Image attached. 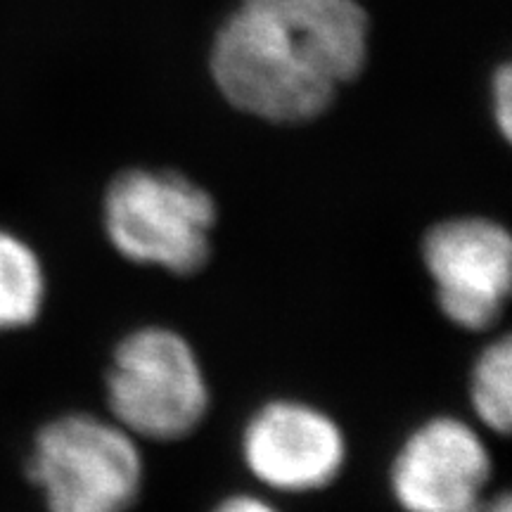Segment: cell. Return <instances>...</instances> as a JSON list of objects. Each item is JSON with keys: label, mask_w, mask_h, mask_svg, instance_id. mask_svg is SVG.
I'll return each mask as SVG.
<instances>
[{"label": "cell", "mask_w": 512, "mask_h": 512, "mask_svg": "<svg viewBox=\"0 0 512 512\" xmlns=\"http://www.w3.org/2000/svg\"><path fill=\"white\" fill-rule=\"evenodd\" d=\"M100 223L128 264L192 278L211 261L219 204L181 171L131 166L102 192Z\"/></svg>", "instance_id": "cell-2"}, {"label": "cell", "mask_w": 512, "mask_h": 512, "mask_svg": "<svg viewBox=\"0 0 512 512\" xmlns=\"http://www.w3.org/2000/svg\"><path fill=\"white\" fill-rule=\"evenodd\" d=\"M242 465L266 491L316 494L342 477L349 439L335 415L304 399L264 401L240 432Z\"/></svg>", "instance_id": "cell-6"}, {"label": "cell", "mask_w": 512, "mask_h": 512, "mask_svg": "<svg viewBox=\"0 0 512 512\" xmlns=\"http://www.w3.org/2000/svg\"><path fill=\"white\" fill-rule=\"evenodd\" d=\"M366 60L368 15L356 0H242L216 34L211 74L235 110L306 124Z\"/></svg>", "instance_id": "cell-1"}, {"label": "cell", "mask_w": 512, "mask_h": 512, "mask_svg": "<svg viewBox=\"0 0 512 512\" xmlns=\"http://www.w3.org/2000/svg\"><path fill=\"white\" fill-rule=\"evenodd\" d=\"M420 259L437 309L453 328L489 332L501 323L512 292V238L501 221L446 216L425 230Z\"/></svg>", "instance_id": "cell-5"}, {"label": "cell", "mask_w": 512, "mask_h": 512, "mask_svg": "<svg viewBox=\"0 0 512 512\" xmlns=\"http://www.w3.org/2000/svg\"><path fill=\"white\" fill-rule=\"evenodd\" d=\"M467 399L482 430L508 437L512 425V339L498 335L475 356L467 377Z\"/></svg>", "instance_id": "cell-9"}, {"label": "cell", "mask_w": 512, "mask_h": 512, "mask_svg": "<svg viewBox=\"0 0 512 512\" xmlns=\"http://www.w3.org/2000/svg\"><path fill=\"white\" fill-rule=\"evenodd\" d=\"M494 458L482 427L432 415L403 437L387 484L403 512H477L491 494Z\"/></svg>", "instance_id": "cell-7"}, {"label": "cell", "mask_w": 512, "mask_h": 512, "mask_svg": "<svg viewBox=\"0 0 512 512\" xmlns=\"http://www.w3.org/2000/svg\"><path fill=\"white\" fill-rule=\"evenodd\" d=\"M105 406L138 441L188 439L211 408V384L195 344L159 323L126 332L105 370Z\"/></svg>", "instance_id": "cell-3"}, {"label": "cell", "mask_w": 512, "mask_h": 512, "mask_svg": "<svg viewBox=\"0 0 512 512\" xmlns=\"http://www.w3.org/2000/svg\"><path fill=\"white\" fill-rule=\"evenodd\" d=\"M491 105H494V119L498 131L505 140H510L512 133V74L508 64L494 74V83H491Z\"/></svg>", "instance_id": "cell-10"}, {"label": "cell", "mask_w": 512, "mask_h": 512, "mask_svg": "<svg viewBox=\"0 0 512 512\" xmlns=\"http://www.w3.org/2000/svg\"><path fill=\"white\" fill-rule=\"evenodd\" d=\"M209 512H280L275 505L264 496L256 494H230L221 498L219 503L214 505Z\"/></svg>", "instance_id": "cell-11"}, {"label": "cell", "mask_w": 512, "mask_h": 512, "mask_svg": "<svg viewBox=\"0 0 512 512\" xmlns=\"http://www.w3.org/2000/svg\"><path fill=\"white\" fill-rule=\"evenodd\" d=\"M27 477L48 512H131L145 486L143 448L110 415L62 413L31 441Z\"/></svg>", "instance_id": "cell-4"}, {"label": "cell", "mask_w": 512, "mask_h": 512, "mask_svg": "<svg viewBox=\"0 0 512 512\" xmlns=\"http://www.w3.org/2000/svg\"><path fill=\"white\" fill-rule=\"evenodd\" d=\"M46 297L48 278L41 256L29 242L0 230V332L34 325Z\"/></svg>", "instance_id": "cell-8"}, {"label": "cell", "mask_w": 512, "mask_h": 512, "mask_svg": "<svg viewBox=\"0 0 512 512\" xmlns=\"http://www.w3.org/2000/svg\"><path fill=\"white\" fill-rule=\"evenodd\" d=\"M477 512H512V501L508 491H498L496 496H489Z\"/></svg>", "instance_id": "cell-12"}]
</instances>
